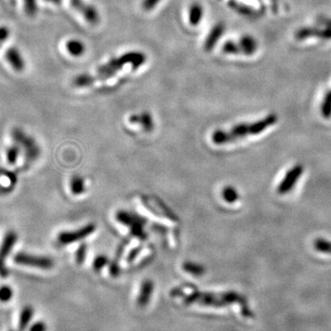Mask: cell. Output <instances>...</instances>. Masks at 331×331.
Here are the masks:
<instances>
[{"label": "cell", "mask_w": 331, "mask_h": 331, "mask_svg": "<svg viewBox=\"0 0 331 331\" xmlns=\"http://www.w3.org/2000/svg\"><path fill=\"white\" fill-rule=\"evenodd\" d=\"M70 189L74 195H80L86 190L85 180L79 176H74L70 180Z\"/></svg>", "instance_id": "obj_16"}, {"label": "cell", "mask_w": 331, "mask_h": 331, "mask_svg": "<svg viewBox=\"0 0 331 331\" xmlns=\"http://www.w3.org/2000/svg\"><path fill=\"white\" fill-rule=\"evenodd\" d=\"M239 47L241 50V52L245 53L246 56L253 54L257 50V43L255 40L252 38L251 36H243L240 41H239Z\"/></svg>", "instance_id": "obj_14"}, {"label": "cell", "mask_w": 331, "mask_h": 331, "mask_svg": "<svg viewBox=\"0 0 331 331\" xmlns=\"http://www.w3.org/2000/svg\"><path fill=\"white\" fill-rule=\"evenodd\" d=\"M154 290V284L150 280H147L143 283L141 286V291L138 296V304L140 306H145L148 303L149 299L151 297L152 293Z\"/></svg>", "instance_id": "obj_12"}, {"label": "cell", "mask_w": 331, "mask_h": 331, "mask_svg": "<svg viewBox=\"0 0 331 331\" xmlns=\"http://www.w3.org/2000/svg\"><path fill=\"white\" fill-rule=\"evenodd\" d=\"M129 122L131 123H134V124L135 123L141 124L144 130L147 132H150L154 129V121H153L150 114H148L147 112H144L140 114L131 115L129 118Z\"/></svg>", "instance_id": "obj_11"}, {"label": "cell", "mask_w": 331, "mask_h": 331, "mask_svg": "<svg viewBox=\"0 0 331 331\" xmlns=\"http://www.w3.org/2000/svg\"><path fill=\"white\" fill-rule=\"evenodd\" d=\"M225 30H226L225 24L222 22H219L216 25H214L211 33H209L208 37L204 42V50L205 51L210 52L213 50L217 43L218 40L221 38L223 33H225Z\"/></svg>", "instance_id": "obj_9"}, {"label": "cell", "mask_w": 331, "mask_h": 331, "mask_svg": "<svg viewBox=\"0 0 331 331\" xmlns=\"http://www.w3.org/2000/svg\"><path fill=\"white\" fill-rule=\"evenodd\" d=\"M70 3L76 11L82 14L87 21L92 25L99 23V13L92 6L87 5L83 2V0H70Z\"/></svg>", "instance_id": "obj_8"}, {"label": "cell", "mask_w": 331, "mask_h": 331, "mask_svg": "<svg viewBox=\"0 0 331 331\" xmlns=\"http://www.w3.org/2000/svg\"><path fill=\"white\" fill-rule=\"evenodd\" d=\"M6 58L14 70L18 72L23 70L25 67V62L16 48H10L6 52Z\"/></svg>", "instance_id": "obj_10"}, {"label": "cell", "mask_w": 331, "mask_h": 331, "mask_svg": "<svg viewBox=\"0 0 331 331\" xmlns=\"http://www.w3.org/2000/svg\"><path fill=\"white\" fill-rule=\"evenodd\" d=\"M45 1L52 2V3H53V4H60V3H61V0H45Z\"/></svg>", "instance_id": "obj_37"}, {"label": "cell", "mask_w": 331, "mask_h": 331, "mask_svg": "<svg viewBox=\"0 0 331 331\" xmlns=\"http://www.w3.org/2000/svg\"><path fill=\"white\" fill-rule=\"evenodd\" d=\"M141 250H142V246H137V247H135V249H133V250L130 251V253L127 256L128 262H132V260H134L139 255V253L141 252Z\"/></svg>", "instance_id": "obj_33"}, {"label": "cell", "mask_w": 331, "mask_h": 331, "mask_svg": "<svg viewBox=\"0 0 331 331\" xmlns=\"http://www.w3.org/2000/svg\"><path fill=\"white\" fill-rule=\"evenodd\" d=\"M10 32L6 27H0V43L4 42L7 39L9 38Z\"/></svg>", "instance_id": "obj_35"}, {"label": "cell", "mask_w": 331, "mask_h": 331, "mask_svg": "<svg viewBox=\"0 0 331 331\" xmlns=\"http://www.w3.org/2000/svg\"><path fill=\"white\" fill-rule=\"evenodd\" d=\"M19 156V148L18 147H11L7 152V159L10 164H15Z\"/></svg>", "instance_id": "obj_28"}, {"label": "cell", "mask_w": 331, "mask_h": 331, "mask_svg": "<svg viewBox=\"0 0 331 331\" xmlns=\"http://www.w3.org/2000/svg\"><path fill=\"white\" fill-rule=\"evenodd\" d=\"M147 61V57L141 52H130L124 53L117 58H114L106 63L103 66H99L95 75H79L73 80V84L78 88H85L94 84L99 80H106L116 75L117 72L122 70L125 65H131L133 69L144 65Z\"/></svg>", "instance_id": "obj_1"}, {"label": "cell", "mask_w": 331, "mask_h": 331, "mask_svg": "<svg viewBox=\"0 0 331 331\" xmlns=\"http://www.w3.org/2000/svg\"><path fill=\"white\" fill-rule=\"evenodd\" d=\"M17 242V235L14 232H8L2 240L0 246V276L7 277L9 275V270L5 267V260L10 255L11 250L13 249Z\"/></svg>", "instance_id": "obj_6"}, {"label": "cell", "mask_w": 331, "mask_h": 331, "mask_svg": "<svg viewBox=\"0 0 331 331\" xmlns=\"http://www.w3.org/2000/svg\"><path fill=\"white\" fill-rule=\"evenodd\" d=\"M33 316V309L32 307H26L22 309L19 317V331H23L27 326L29 323L32 320Z\"/></svg>", "instance_id": "obj_18"}, {"label": "cell", "mask_w": 331, "mask_h": 331, "mask_svg": "<svg viewBox=\"0 0 331 331\" xmlns=\"http://www.w3.org/2000/svg\"><path fill=\"white\" fill-rule=\"evenodd\" d=\"M203 16H204V10L202 6L199 3H194L190 6L189 10V21L190 25L197 26L203 19Z\"/></svg>", "instance_id": "obj_13"}, {"label": "cell", "mask_w": 331, "mask_h": 331, "mask_svg": "<svg viewBox=\"0 0 331 331\" xmlns=\"http://www.w3.org/2000/svg\"><path fill=\"white\" fill-rule=\"evenodd\" d=\"M317 37L324 39V40H330L331 29L326 28L325 30H319L318 33H317Z\"/></svg>", "instance_id": "obj_32"}, {"label": "cell", "mask_w": 331, "mask_h": 331, "mask_svg": "<svg viewBox=\"0 0 331 331\" xmlns=\"http://www.w3.org/2000/svg\"><path fill=\"white\" fill-rule=\"evenodd\" d=\"M109 263L108 257L105 255L97 256L93 260V269L97 271L101 270L103 267Z\"/></svg>", "instance_id": "obj_24"}, {"label": "cell", "mask_w": 331, "mask_h": 331, "mask_svg": "<svg viewBox=\"0 0 331 331\" xmlns=\"http://www.w3.org/2000/svg\"><path fill=\"white\" fill-rule=\"evenodd\" d=\"M87 251H88V246L85 243L81 244L80 246H78L76 252V260L78 264H82L85 261Z\"/></svg>", "instance_id": "obj_27"}, {"label": "cell", "mask_w": 331, "mask_h": 331, "mask_svg": "<svg viewBox=\"0 0 331 331\" xmlns=\"http://www.w3.org/2000/svg\"><path fill=\"white\" fill-rule=\"evenodd\" d=\"M278 118L275 114H270L266 118L259 122L246 124L241 123L232 128L229 131L216 130L212 134V141L215 145H225L227 143L237 141L239 138L246 137L247 135H255L263 132L265 129L270 127L277 123Z\"/></svg>", "instance_id": "obj_2"}, {"label": "cell", "mask_w": 331, "mask_h": 331, "mask_svg": "<svg viewBox=\"0 0 331 331\" xmlns=\"http://www.w3.org/2000/svg\"><path fill=\"white\" fill-rule=\"evenodd\" d=\"M96 231L94 224H89L74 231H63L58 235L57 241L60 245H69L74 242L79 241L86 237H90Z\"/></svg>", "instance_id": "obj_5"}, {"label": "cell", "mask_w": 331, "mask_h": 331, "mask_svg": "<svg viewBox=\"0 0 331 331\" xmlns=\"http://www.w3.org/2000/svg\"><path fill=\"white\" fill-rule=\"evenodd\" d=\"M14 261L17 264L38 268L42 270H49L53 267V261L48 257L35 256L27 253H18L15 256Z\"/></svg>", "instance_id": "obj_4"}, {"label": "cell", "mask_w": 331, "mask_h": 331, "mask_svg": "<svg viewBox=\"0 0 331 331\" xmlns=\"http://www.w3.org/2000/svg\"><path fill=\"white\" fill-rule=\"evenodd\" d=\"M322 115L326 119L330 118L331 116V91L325 97L321 107Z\"/></svg>", "instance_id": "obj_22"}, {"label": "cell", "mask_w": 331, "mask_h": 331, "mask_svg": "<svg viewBox=\"0 0 331 331\" xmlns=\"http://www.w3.org/2000/svg\"><path fill=\"white\" fill-rule=\"evenodd\" d=\"M25 12L29 17H34L37 12V4L36 0H24Z\"/></svg>", "instance_id": "obj_25"}, {"label": "cell", "mask_w": 331, "mask_h": 331, "mask_svg": "<svg viewBox=\"0 0 331 331\" xmlns=\"http://www.w3.org/2000/svg\"><path fill=\"white\" fill-rule=\"evenodd\" d=\"M304 168L303 166L296 165L293 167L290 171L287 172V174L284 177V180L280 183L277 191L279 194H288L291 189H293V186L297 182L300 176L303 174Z\"/></svg>", "instance_id": "obj_7"}, {"label": "cell", "mask_w": 331, "mask_h": 331, "mask_svg": "<svg viewBox=\"0 0 331 331\" xmlns=\"http://www.w3.org/2000/svg\"><path fill=\"white\" fill-rule=\"evenodd\" d=\"M66 49L68 52L74 57H80L85 52L84 43L78 40H70L66 43Z\"/></svg>", "instance_id": "obj_15"}, {"label": "cell", "mask_w": 331, "mask_h": 331, "mask_svg": "<svg viewBox=\"0 0 331 331\" xmlns=\"http://www.w3.org/2000/svg\"><path fill=\"white\" fill-rule=\"evenodd\" d=\"M0 45H1V44H0Z\"/></svg>", "instance_id": "obj_39"}, {"label": "cell", "mask_w": 331, "mask_h": 331, "mask_svg": "<svg viewBox=\"0 0 331 331\" xmlns=\"http://www.w3.org/2000/svg\"><path fill=\"white\" fill-rule=\"evenodd\" d=\"M323 23L325 24L326 26V28H330L331 29V20L330 19H323Z\"/></svg>", "instance_id": "obj_36"}, {"label": "cell", "mask_w": 331, "mask_h": 331, "mask_svg": "<svg viewBox=\"0 0 331 331\" xmlns=\"http://www.w3.org/2000/svg\"><path fill=\"white\" fill-rule=\"evenodd\" d=\"M46 330V326L43 322H37L34 325L31 326L30 331H45Z\"/></svg>", "instance_id": "obj_34"}, {"label": "cell", "mask_w": 331, "mask_h": 331, "mask_svg": "<svg viewBox=\"0 0 331 331\" xmlns=\"http://www.w3.org/2000/svg\"><path fill=\"white\" fill-rule=\"evenodd\" d=\"M159 2L160 0H144L142 3L143 9L146 11H150L154 10Z\"/></svg>", "instance_id": "obj_30"}, {"label": "cell", "mask_w": 331, "mask_h": 331, "mask_svg": "<svg viewBox=\"0 0 331 331\" xmlns=\"http://www.w3.org/2000/svg\"><path fill=\"white\" fill-rule=\"evenodd\" d=\"M273 1H276V0H273Z\"/></svg>", "instance_id": "obj_38"}, {"label": "cell", "mask_w": 331, "mask_h": 331, "mask_svg": "<svg viewBox=\"0 0 331 331\" xmlns=\"http://www.w3.org/2000/svg\"><path fill=\"white\" fill-rule=\"evenodd\" d=\"M13 296V291L10 286H2L0 288V301L3 303L9 302Z\"/></svg>", "instance_id": "obj_26"}, {"label": "cell", "mask_w": 331, "mask_h": 331, "mask_svg": "<svg viewBox=\"0 0 331 331\" xmlns=\"http://www.w3.org/2000/svg\"><path fill=\"white\" fill-rule=\"evenodd\" d=\"M222 196L224 200L228 204H234L239 198V195L237 194V189L233 188L231 186H227L226 188H224Z\"/></svg>", "instance_id": "obj_19"}, {"label": "cell", "mask_w": 331, "mask_h": 331, "mask_svg": "<svg viewBox=\"0 0 331 331\" xmlns=\"http://www.w3.org/2000/svg\"><path fill=\"white\" fill-rule=\"evenodd\" d=\"M223 51L225 53H229V54H237V53L241 52L239 44H237V43H234L232 41H228L224 44Z\"/></svg>", "instance_id": "obj_23"}, {"label": "cell", "mask_w": 331, "mask_h": 331, "mask_svg": "<svg viewBox=\"0 0 331 331\" xmlns=\"http://www.w3.org/2000/svg\"><path fill=\"white\" fill-rule=\"evenodd\" d=\"M230 6H231L233 9L237 10L239 13L241 14L247 15V16H251V15L254 14V10H251V8L246 7V6L244 5H239L237 3H230Z\"/></svg>", "instance_id": "obj_29"}, {"label": "cell", "mask_w": 331, "mask_h": 331, "mask_svg": "<svg viewBox=\"0 0 331 331\" xmlns=\"http://www.w3.org/2000/svg\"><path fill=\"white\" fill-rule=\"evenodd\" d=\"M109 273L113 275V276H114V277L118 276L119 273H120V266H119L117 260H114L109 265Z\"/></svg>", "instance_id": "obj_31"}, {"label": "cell", "mask_w": 331, "mask_h": 331, "mask_svg": "<svg viewBox=\"0 0 331 331\" xmlns=\"http://www.w3.org/2000/svg\"><path fill=\"white\" fill-rule=\"evenodd\" d=\"M314 246L317 251L325 253V254H331V242L327 241L323 238H318L314 242Z\"/></svg>", "instance_id": "obj_21"}, {"label": "cell", "mask_w": 331, "mask_h": 331, "mask_svg": "<svg viewBox=\"0 0 331 331\" xmlns=\"http://www.w3.org/2000/svg\"><path fill=\"white\" fill-rule=\"evenodd\" d=\"M318 29L316 28H302L300 29L299 31L295 33V38L297 39L298 41H304L306 39L310 38L312 36H317L318 33Z\"/></svg>", "instance_id": "obj_20"}, {"label": "cell", "mask_w": 331, "mask_h": 331, "mask_svg": "<svg viewBox=\"0 0 331 331\" xmlns=\"http://www.w3.org/2000/svg\"><path fill=\"white\" fill-rule=\"evenodd\" d=\"M182 269L188 272L189 274L194 275V276H202L205 272L203 265L195 263L192 261H186L182 264Z\"/></svg>", "instance_id": "obj_17"}, {"label": "cell", "mask_w": 331, "mask_h": 331, "mask_svg": "<svg viewBox=\"0 0 331 331\" xmlns=\"http://www.w3.org/2000/svg\"><path fill=\"white\" fill-rule=\"evenodd\" d=\"M117 222L125 227H129L132 237H136L140 240H146L147 238V233L144 230V227L147 225V219L135 213H129L127 211H118L116 213Z\"/></svg>", "instance_id": "obj_3"}]
</instances>
